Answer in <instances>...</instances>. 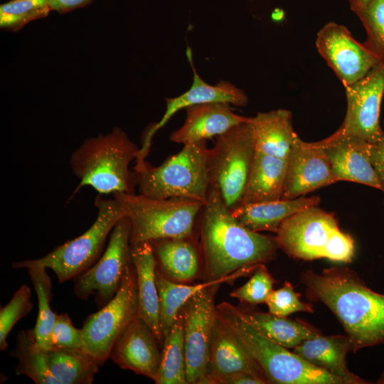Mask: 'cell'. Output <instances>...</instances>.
<instances>
[{"instance_id":"cell-43","label":"cell","mask_w":384,"mask_h":384,"mask_svg":"<svg viewBox=\"0 0 384 384\" xmlns=\"http://www.w3.org/2000/svg\"><path fill=\"white\" fill-rule=\"evenodd\" d=\"M378 383H384V373L380 376V379L377 382Z\"/></svg>"},{"instance_id":"cell-28","label":"cell","mask_w":384,"mask_h":384,"mask_svg":"<svg viewBox=\"0 0 384 384\" xmlns=\"http://www.w3.org/2000/svg\"><path fill=\"white\" fill-rule=\"evenodd\" d=\"M48 370L57 384H90L99 365L82 348L46 349Z\"/></svg>"},{"instance_id":"cell-41","label":"cell","mask_w":384,"mask_h":384,"mask_svg":"<svg viewBox=\"0 0 384 384\" xmlns=\"http://www.w3.org/2000/svg\"><path fill=\"white\" fill-rule=\"evenodd\" d=\"M92 0H51L50 9L60 14L84 6Z\"/></svg>"},{"instance_id":"cell-10","label":"cell","mask_w":384,"mask_h":384,"mask_svg":"<svg viewBox=\"0 0 384 384\" xmlns=\"http://www.w3.org/2000/svg\"><path fill=\"white\" fill-rule=\"evenodd\" d=\"M137 274L133 263L127 269L114 297L89 315L82 329V349L100 366L110 358L119 337L138 314Z\"/></svg>"},{"instance_id":"cell-7","label":"cell","mask_w":384,"mask_h":384,"mask_svg":"<svg viewBox=\"0 0 384 384\" xmlns=\"http://www.w3.org/2000/svg\"><path fill=\"white\" fill-rule=\"evenodd\" d=\"M131 223V245L164 238L193 237L204 204L183 199H155L143 194H112Z\"/></svg>"},{"instance_id":"cell-40","label":"cell","mask_w":384,"mask_h":384,"mask_svg":"<svg viewBox=\"0 0 384 384\" xmlns=\"http://www.w3.org/2000/svg\"><path fill=\"white\" fill-rule=\"evenodd\" d=\"M268 380L261 375L253 373H242L234 374L220 379L216 384H266Z\"/></svg>"},{"instance_id":"cell-30","label":"cell","mask_w":384,"mask_h":384,"mask_svg":"<svg viewBox=\"0 0 384 384\" xmlns=\"http://www.w3.org/2000/svg\"><path fill=\"white\" fill-rule=\"evenodd\" d=\"M11 355L18 359L17 375L28 376L36 384H57L48 370L46 349L37 341L33 329L18 333Z\"/></svg>"},{"instance_id":"cell-12","label":"cell","mask_w":384,"mask_h":384,"mask_svg":"<svg viewBox=\"0 0 384 384\" xmlns=\"http://www.w3.org/2000/svg\"><path fill=\"white\" fill-rule=\"evenodd\" d=\"M220 284H213L200 290L180 310L183 321L188 384H205L216 316L215 295Z\"/></svg>"},{"instance_id":"cell-33","label":"cell","mask_w":384,"mask_h":384,"mask_svg":"<svg viewBox=\"0 0 384 384\" xmlns=\"http://www.w3.org/2000/svg\"><path fill=\"white\" fill-rule=\"evenodd\" d=\"M51 0H11L0 6V27L17 31L51 11Z\"/></svg>"},{"instance_id":"cell-18","label":"cell","mask_w":384,"mask_h":384,"mask_svg":"<svg viewBox=\"0 0 384 384\" xmlns=\"http://www.w3.org/2000/svg\"><path fill=\"white\" fill-rule=\"evenodd\" d=\"M242 373L266 378L260 367L216 311L205 384H216L223 378Z\"/></svg>"},{"instance_id":"cell-17","label":"cell","mask_w":384,"mask_h":384,"mask_svg":"<svg viewBox=\"0 0 384 384\" xmlns=\"http://www.w3.org/2000/svg\"><path fill=\"white\" fill-rule=\"evenodd\" d=\"M159 345L151 328L137 314L115 342L109 358L155 382L161 356Z\"/></svg>"},{"instance_id":"cell-38","label":"cell","mask_w":384,"mask_h":384,"mask_svg":"<svg viewBox=\"0 0 384 384\" xmlns=\"http://www.w3.org/2000/svg\"><path fill=\"white\" fill-rule=\"evenodd\" d=\"M51 336L53 348H82V329L73 326L67 314H57Z\"/></svg>"},{"instance_id":"cell-16","label":"cell","mask_w":384,"mask_h":384,"mask_svg":"<svg viewBox=\"0 0 384 384\" xmlns=\"http://www.w3.org/2000/svg\"><path fill=\"white\" fill-rule=\"evenodd\" d=\"M336 180L365 184L384 192V185L369 159L370 143L348 136H334L317 142Z\"/></svg>"},{"instance_id":"cell-2","label":"cell","mask_w":384,"mask_h":384,"mask_svg":"<svg viewBox=\"0 0 384 384\" xmlns=\"http://www.w3.org/2000/svg\"><path fill=\"white\" fill-rule=\"evenodd\" d=\"M199 233L205 281L219 280L242 268L265 264L279 248L275 238L240 223L220 191L212 186L201 210Z\"/></svg>"},{"instance_id":"cell-35","label":"cell","mask_w":384,"mask_h":384,"mask_svg":"<svg viewBox=\"0 0 384 384\" xmlns=\"http://www.w3.org/2000/svg\"><path fill=\"white\" fill-rule=\"evenodd\" d=\"M357 16L367 33L364 44L384 58V0H370Z\"/></svg>"},{"instance_id":"cell-5","label":"cell","mask_w":384,"mask_h":384,"mask_svg":"<svg viewBox=\"0 0 384 384\" xmlns=\"http://www.w3.org/2000/svg\"><path fill=\"white\" fill-rule=\"evenodd\" d=\"M206 140L183 145L177 154L153 166L136 164L134 176L139 193L155 199L183 198L205 204L210 188Z\"/></svg>"},{"instance_id":"cell-31","label":"cell","mask_w":384,"mask_h":384,"mask_svg":"<svg viewBox=\"0 0 384 384\" xmlns=\"http://www.w3.org/2000/svg\"><path fill=\"white\" fill-rule=\"evenodd\" d=\"M156 384H188L181 313L164 338Z\"/></svg>"},{"instance_id":"cell-8","label":"cell","mask_w":384,"mask_h":384,"mask_svg":"<svg viewBox=\"0 0 384 384\" xmlns=\"http://www.w3.org/2000/svg\"><path fill=\"white\" fill-rule=\"evenodd\" d=\"M97 215L95 222L80 236L59 245L45 256L12 263L13 268L34 265L50 269L63 283L80 276L90 268L104 252L105 243L117 222L125 217L114 198L97 196L95 201Z\"/></svg>"},{"instance_id":"cell-13","label":"cell","mask_w":384,"mask_h":384,"mask_svg":"<svg viewBox=\"0 0 384 384\" xmlns=\"http://www.w3.org/2000/svg\"><path fill=\"white\" fill-rule=\"evenodd\" d=\"M344 87L346 114L333 135L352 137L370 144L378 142L384 135L379 123L384 93V59L362 79Z\"/></svg>"},{"instance_id":"cell-42","label":"cell","mask_w":384,"mask_h":384,"mask_svg":"<svg viewBox=\"0 0 384 384\" xmlns=\"http://www.w3.org/2000/svg\"><path fill=\"white\" fill-rule=\"evenodd\" d=\"M370 0H348L351 10L357 15L370 2Z\"/></svg>"},{"instance_id":"cell-6","label":"cell","mask_w":384,"mask_h":384,"mask_svg":"<svg viewBox=\"0 0 384 384\" xmlns=\"http://www.w3.org/2000/svg\"><path fill=\"white\" fill-rule=\"evenodd\" d=\"M279 248L291 257L302 260L326 258L351 262L354 241L342 232L334 215L311 206L287 218L276 232Z\"/></svg>"},{"instance_id":"cell-21","label":"cell","mask_w":384,"mask_h":384,"mask_svg":"<svg viewBox=\"0 0 384 384\" xmlns=\"http://www.w3.org/2000/svg\"><path fill=\"white\" fill-rule=\"evenodd\" d=\"M138 289V315L151 328L160 346L164 338L161 328L160 302L156 279L157 264L150 242L131 245Z\"/></svg>"},{"instance_id":"cell-9","label":"cell","mask_w":384,"mask_h":384,"mask_svg":"<svg viewBox=\"0 0 384 384\" xmlns=\"http://www.w3.org/2000/svg\"><path fill=\"white\" fill-rule=\"evenodd\" d=\"M247 119L218 136L207 152L210 186L220 191L230 210L240 204L255 152Z\"/></svg>"},{"instance_id":"cell-29","label":"cell","mask_w":384,"mask_h":384,"mask_svg":"<svg viewBox=\"0 0 384 384\" xmlns=\"http://www.w3.org/2000/svg\"><path fill=\"white\" fill-rule=\"evenodd\" d=\"M242 311L258 331L287 348H294L306 339L321 335L319 329L299 319L293 320L270 312Z\"/></svg>"},{"instance_id":"cell-14","label":"cell","mask_w":384,"mask_h":384,"mask_svg":"<svg viewBox=\"0 0 384 384\" xmlns=\"http://www.w3.org/2000/svg\"><path fill=\"white\" fill-rule=\"evenodd\" d=\"M316 46L343 86L365 77L384 58L357 41L346 27L329 22L318 32Z\"/></svg>"},{"instance_id":"cell-15","label":"cell","mask_w":384,"mask_h":384,"mask_svg":"<svg viewBox=\"0 0 384 384\" xmlns=\"http://www.w3.org/2000/svg\"><path fill=\"white\" fill-rule=\"evenodd\" d=\"M336 182L329 161L316 142L296 134L288 158L282 199L291 200Z\"/></svg>"},{"instance_id":"cell-25","label":"cell","mask_w":384,"mask_h":384,"mask_svg":"<svg viewBox=\"0 0 384 384\" xmlns=\"http://www.w3.org/2000/svg\"><path fill=\"white\" fill-rule=\"evenodd\" d=\"M287 159L255 152L240 205L282 199Z\"/></svg>"},{"instance_id":"cell-26","label":"cell","mask_w":384,"mask_h":384,"mask_svg":"<svg viewBox=\"0 0 384 384\" xmlns=\"http://www.w3.org/2000/svg\"><path fill=\"white\" fill-rule=\"evenodd\" d=\"M150 242L159 270L171 279L189 282L196 277L201 257L193 237L159 239Z\"/></svg>"},{"instance_id":"cell-24","label":"cell","mask_w":384,"mask_h":384,"mask_svg":"<svg viewBox=\"0 0 384 384\" xmlns=\"http://www.w3.org/2000/svg\"><path fill=\"white\" fill-rule=\"evenodd\" d=\"M320 198H297L240 205L230 210L233 216L243 226L254 232L276 233L289 217L311 206H318Z\"/></svg>"},{"instance_id":"cell-37","label":"cell","mask_w":384,"mask_h":384,"mask_svg":"<svg viewBox=\"0 0 384 384\" xmlns=\"http://www.w3.org/2000/svg\"><path fill=\"white\" fill-rule=\"evenodd\" d=\"M265 303L270 313L279 316L287 317L297 311L314 312L311 304L299 300V294L294 292L289 282H285L281 288L273 290Z\"/></svg>"},{"instance_id":"cell-32","label":"cell","mask_w":384,"mask_h":384,"mask_svg":"<svg viewBox=\"0 0 384 384\" xmlns=\"http://www.w3.org/2000/svg\"><path fill=\"white\" fill-rule=\"evenodd\" d=\"M38 297V311L33 328L37 341L45 349L53 348L52 329L57 314L50 306L53 297L50 277L46 268L38 265H27L26 267Z\"/></svg>"},{"instance_id":"cell-4","label":"cell","mask_w":384,"mask_h":384,"mask_svg":"<svg viewBox=\"0 0 384 384\" xmlns=\"http://www.w3.org/2000/svg\"><path fill=\"white\" fill-rule=\"evenodd\" d=\"M220 319L260 367L270 383L345 384L341 378L314 366L258 331L242 309L228 303L216 306Z\"/></svg>"},{"instance_id":"cell-22","label":"cell","mask_w":384,"mask_h":384,"mask_svg":"<svg viewBox=\"0 0 384 384\" xmlns=\"http://www.w3.org/2000/svg\"><path fill=\"white\" fill-rule=\"evenodd\" d=\"M349 351H352V344L347 335H320L304 341L293 351L310 364L341 378L345 384L369 383L348 370L346 355Z\"/></svg>"},{"instance_id":"cell-34","label":"cell","mask_w":384,"mask_h":384,"mask_svg":"<svg viewBox=\"0 0 384 384\" xmlns=\"http://www.w3.org/2000/svg\"><path fill=\"white\" fill-rule=\"evenodd\" d=\"M31 292L28 286L23 284L14 293L10 302L0 309V349L8 347L6 337L18 321L33 309Z\"/></svg>"},{"instance_id":"cell-27","label":"cell","mask_w":384,"mask_h":384,"mask_svg":"<svg viewBox=\"0 0 384 384\" xmlns=\"http://www.w3.org/2000/svg\"><path fill=\"white\" fill-rule=\"evenodd\" d=\"M260 265L242 268L238 272L219 280L204 281L195 285L177 284L168 279L156 268V279L160 302V319L163 338L169 332L184 304L196 293L213 284L223 283L235 279L254 271Z\"/></svg>"},{"instance_id":"cell-23","label":"cell","mask_w":384,"mask_h":384,"mask_svg":"<svg viewBox=\"0 0 384 384\" xmlns=\"http://www.w3.org/2000/svg\"><path fill=\"white\" fill-rule=\"evenodd\" d=\"M247 123L256 152L287 159L297 133L289 110L258 112Z\"/></svg>"},{"instance_id":"cell-20","label":"cell","mask_w":384,"mask_h":384,"mask_svg":"<svg viewBox=\"0 0 384 384\" xmlns=\"http://www.w3.org/2000/svg\"><path fill=\"white\" fill-rule=\"evenodd\" d=\"M186 111L184 123L170 136L171 142L183 145L217 137L247 119L234 113L230 105L225 103L196 105Z\"/></svg>"},{"instance_id":"cell-36","label":"cell","mask_w":384,"mask_h":384,"mask_svg":"<svg viewBox=\"0 0 384 384\" xmlns=\"http://www.w3.org/2000/svg\"><path fill=\"white\" fill-rule=\"evenodd\" d=\"M274 280L269 273L265 264H260L254 274L242 287L230 293V297L241 303L258 304L265 303L273 291Z\"/></svg>"},{"instance_id":"cell-3","label":"cell","mask_w":384,"mask_h":384,"mask_svg":"<svg viewBox=\"0 0 384 384\" xmlns=\"http://www.w3.org/2000/svg\"><path fill=\"white\" fill-rule=\"evenodd\" d=\"M139 149L120 128L85 140L71 154L69 164L80 180L74 193L90 186L100 194L134 193V172L129 170Z\"/></svg>"},{"instance_id":"cell-39","label":"cell","mask_w":384,"mask_h":384,"mask_svg":"<svg viewBox=\"0 0 384 384\" xmlns=\"http://www.w3.org/2000/svg\"><path fill=\"white\" fill-rule=\"evenodd\" d=\"M368 156L372 166L384 185V135L375 144H369Z\"/></svg>"},{"instance_id":"cell-19","label":"cell","mask_w":384,"mask_h":384,"mask_svg":"<svg viewBox=\"0 0 384 384\" xmlns=\"http://www.w3.org/2000/svg\"><path fill=\"white\" fill-rule=\"evenodd\" d=\"M186 55L193 74L192 85L187 91L181 95L166 99V107L164 114L148 132L151 137L158 129L166 124L174 114L181 109L208 103H225L237 107H245L248 102V97L245 92L228 81L220 80L214 85L206 83L199 76L194 67L190 48L187 49Z\"/></svg>"},{"instance_id":"cell-1","label":"cell","mask_w":384,"mask_h":384,"mask_svg":"<svg viewBox=\"0 0 384 384\" xmlns=\"http://www.w3.org/2000/svg\"><path fill=\"white\" fill-rule=\"evenodd\" d=\"M306 297L326 305L343 326L352 351L384 343V294L377 293L352 270L332 267L321 273L302 272Z\"/></svg>"},{"instance_id":"cell-11","label":"cell","mask_w":384,"mask_h":384,"mask_svg":"<svg viewBox=\"0 0 384 384\" xmlns=\"http://www.w3.org/2000/svg\"><path fill=\"white\" fill-rule=\"evenodd\" d=\"M130 237L131 223L124 217L113 228L100 259L75 278L74 292L78 298L86 299L95 295L96 303L102 308L114 297L132 263Z\"/></svg>"}]
</instances>
